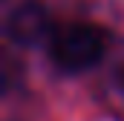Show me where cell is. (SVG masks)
Listing matches in <instances>:
<instances>
[{"label":"cell","mask_w":124,"mask_h":121,"mask_svg":"<svg viewBox=\"0 0 124 121\" xmlns=\"http://www.w3.org/2000/svg\"><path fill=\"white\" fill-rule=\"evenodd\" d=\"M116 87H118V92L124 95V66L118 69V72H116Z\"/></svg>","instance_id":"3"},{"label":"cell","mask_w":124,"mask_h":121,"mask_svg":"<svg viewBox=\"0 0 124 121\" xmlns=\"http://www.w3.org/2000/svg\"><path fill=\"white\" fill-rule=\"evenodd\" d=\"M107 52V32L93 23H66L49 38V58L63 72L93 69Z\"/></svg>","instance_id":"1"},{"label":"cell","mask_w":124,"mask_h":121,"mask_svg":"<svg viewBox=\"0 0 124 121\" xmlns=\"http://www.w3.org/2000/svg\"><path fill=\"white\" fill-rule=\"evenodd\" d=\"M52 17L49 12L40 6V3H20L9 12L6 17V38L17 46H40V43H49L52 38Z\"/></svg>","instance_id":"2"}]
</instances>
